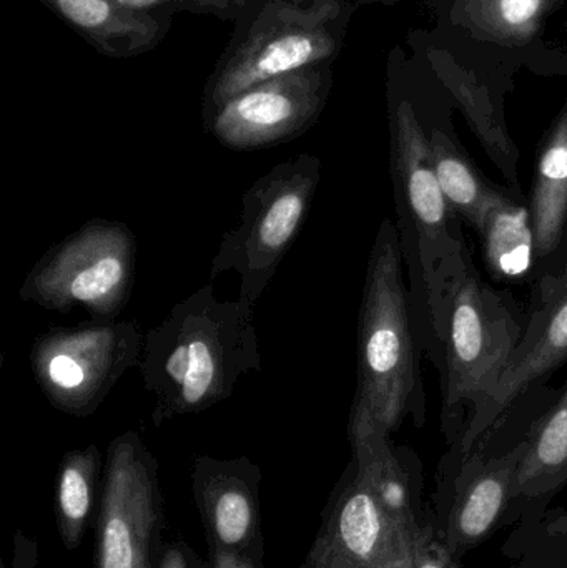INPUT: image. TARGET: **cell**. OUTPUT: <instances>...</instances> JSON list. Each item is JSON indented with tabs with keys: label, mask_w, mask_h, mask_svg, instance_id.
I'll return each mask as SVG.
<instances>
[{
	"label": "cell",
	"mask_w": 567,
	"mask_h": 568,
	"mask_svg": "<svg viewBox=\"0 0 567 568\" xmlns=\"http://www.w3.org/2000/svg\"><path fill=\"white\" fill-rule=\"evenodd\" d=\"M353 456L333 489L305 568H412L423 530L422 463L368 420L350 419Z\"/></svg>",
	"instance_id": "obj_1"
},
{
	"label": "cell",
	"mask_w": 567,
	"mask_h": 568,
	"mask_svg": "<svg viewBox=\"0 0 567 568\" xmlns=\"http://www.w3.org/2000/svg\"><path fill=\"white\" fill-rule=\"evenodd\" d=\"M139 367L155 397L153 426L216 406L245 374L262 369L252 307L220 301L205 284L145 334Z\"/></svg>",
	"instance_id": "obj_2"
},
{
	"label": "cell",
	"mask_w": 567,
	"mask_h": 568,
	"mask_svg": "<svg viewBox=\"0 0 567 568\" xmlns=\"http://www.w3.org/2000/svg\"><path fill=\"white\" fill-rule=\"evenodd\" d=\"M389 170L416 337L442 373L446 297L473 258L462 219L436 180L428 132L408 100L389 106Z\"/></svg>",
	"instance_id": "obj_3"
},
{
	"label": "cell",
	"mask_w": 567,
	"mask_h": 568,
	"mask_svg": "<svg viewBox=\"0 0 567 568\" xmlns=\"http://www.w3.org/2000/svg\"><path fill=\"white\" fill-rule=\"evenodd\" d=\"M409 291L403 282L398 230L383 220L369 253L358 321V383L350 419L392 436L405 419H426Z\"/></svg>",
	"instance_id": "obj_4"
},
{
	"label": "cell",
	"mask_w": 567,
	"mask_h": 568,
	"mask_svg": "<svg viewBox=\"0 0 567 568\" xmlns=\"http://www.w3.org/2000/svg\"><path fill=\"white\" fill-rule=\"evenodd\" d=\"M353 10L352 0H263L235 22L206 82L202 120L256 83L335 62Z\"/></svg>",
	"instance_id": "obj_5"
},
{
	"label": "cell",
	"mask_w": 567,
	"mask_h": 568,
	"mask_svg": "<svg viewBox=\"0 0 567 568\" xmlns=\"http://www.w3.org/2000/svg\"><path fill=\"white\" fill-rule=\"evenodd\" d=\"M526 324L508 294L483 282L475 263L446 297L442 427L448 447L498 389Z\"/></svg>",
	"instance_id": "obj_6"
},
{
	"label": "cell",
	"mask_w": 567,
	"mask_h": 568,
	"mask_svg": "<svg viewBox=\"0 0 567 568\" xmlns=\"http://www.w3.org/2000/svg\"><path fill=\"white\" fill-rule=\"evenodd\" d=\"M322 162L300 153L273 166L243 196L239 225L220 243L212 278L236 273L242 303L255 310L306 216L320 185Z\"/></svg>",
	"instance_id": "obj_7"
},
{
	"label": "cell",
	"mask_w": 567,
	"mask_h": 568,
	"mask_svg": "<svg viewBox=\"0 0 567 568\" xmlns=\"http://www.w3.org/2000/svg\"><path fill=\"white\" fill-rule=\"evenodd\" d=\"M136 239L125 223L93 219L50 246L20 287V300L69 314L82 306L92 321H113L135 283Z\"/></svg>",
	"instance_id": "obj_8"
},
{
	"label": "cell",
	"mask_w": 567,
	"mask_h": 568,
	"mask_svg": "<svg viewBox=\"0 0 567 568\" xmlns=\"http://www.w3.org/2000/svg\"><path fill=\"white\" fill-rule=\"evenodd\" d=\"M145 336L132 321H87L52 326L30 349L37 386L60 413L89 417L142 359Z\"/></svg>",
	"instance_id": "obj_9"
},
{
	"label": "cell",
	"mask_w": 567,
	"mask_h": 568,
	"mask_svg": "<svg viewBox=\"0 0 567 568\" xmlns=\"http://www.w3.org/2000/svg\"><path fill=\"white\" fill-rule=\"evenodd\" d=\"M95 534V568H156L165 546V500L159 460L135 430L107 449Z\"/></svg>",
	"instance_id": "obj_10"
},
{
	"label": "cell",
	"mask_w": 567,
	"mask_h": 568,
	"mask_svg": "<svg viewBox=\"0 0 567 568\" xmlns=\"http://www.w3.org/2000/svg\"><path fill=\"white\" fill-rule=\"evenodd\" d=\"M528 440L505 453L448 449L436 474L432 523L445 546L463 559L506 526Z\"/></svg>",
	"instance_id": "obj_11"
},
{
	"label": "cell",
	"mask_w": 567,
	"mask_h": 568,
	"mask_svg": "<svg viewBox=\"0 0 567 568\" xmlns=\"http://www.w3.org/2000/svg\"><path fill=\"white\" fill-rule=\"evenodd\" d=\"M332 87L333 62L315 63L243 90L203 119V129L240 152L290 142L318 122Z\"/></svg>",
	"instance_id": "obj_12"
},
{
	"label": "cell",
	"mask_w": 567,
	"mask_h": 568,
	"mask_svg": "<svg viewBox=\"0 0 567 568\" xmlns=\"http://www.w3.org/2000/svg\"><path fill=\"white\" fill-rule=\"evenodd\" d=\"M522 343L492 399L472 417L462 439L448 449H483L505 426L516 400L567 359V263L543 276Z\"/></svg>",
	"instance_id": "obj_13"
},
{
	"label": "cell",
	"mask_w": 567,
	"mask_h": 568,
	"mask_svg": "<svg viewBox=\"0 0 567 568\" xmlns=\"http://www.w3.org/2000/svg\"><path fill=\"white\" fill-rule=\"evenodd\" d=\"M262 470L249 457L195 456L192 494L209 550L265 560L260 486Z\"/></svg>",
	"instance_id": "obj_14"
},
{
	"label": "cell",
	"mask_w": 567,
	"mask_h": 568,
	"mask_svg": "<svg viewBox=\"0 0 567 568\" xmlns=\"http://www.w3.org/2000/svg\"><path fill=\"white\" fill-rule=\"evenodd\" d=\"M102 55L129 59L152 52L172 27L170 13L125 9L115 0H40Z\"/></svg>",
	"instance_id": "obj_15"
},
{
	"label": "cell",
	"mask_w": 567,
	"mask_h": 568,
	"mask_svg": "<svg viewBox=\"0 0 567 568\" xmlns=\"http://www.w3.org/2000/svg\"><path fill=\"white\" fill-rule=\"evenodd\" d=\"M516 496L506 526L538 519L567 484V386L529 427Z\"/></svg>",
	"instance_id": "obj_16"
},
{
	"label": "cell",
	"mask_w": 567,
	"mask_h": 568,
	"mask_svg": "<svg viewBox=\"0 0 567 568\" xmlns=\"http://www.w3.org/2000/svg\"><path fill=\"white\" fill-rule=\"evenodd\" d=\"M528 205L536 260L546 262L567 240V103L539 146Z\"/></svg>",
	"instance_id": "obj_17"
},
{
	"label": "cell",
	"mask_w": 567,
	"mask_h": 568,
	"mask_svg": "<svg viewBox=\"0 0 567 568\" xmlns=\"http://www.w3.org/2000/svg\"><path fill=\"white\" fill-rule=\"evenodd\" d=\"M518 196L513 189L499 190L475 230L489 275L498 282L525 278L536 260L531 212Z\"/></svg>",
	"instance_id": "obj_18"
},
{
	"label": "cell",
	"mask_w": 567,
	"mask_h": 568,
	"mask_svg": "<svg viewBox=\"0 0 567 568\" xmlns=\"http://www.w3.org/2000/svg\"><path fill=\"white\" fill-rule=\"evenodd\" d=\"M102 454L95 444L70 450L60 460L55 484V526L62 546L75 550L82 546L95 510L102 499Z\"/></svg>",
	"instance_id": "obj_19"
},
{
	"label": "cell",
	"mask_w": 567,
	"mask_h": 568,
	"mask_svg": "<svg viewBox=\"0 0 567 568\" xmlns=\"http://www.w3.org/2000/svg\"><path fill=\"white\" fill-rule=\"evenodd\" d=\"M429 155L436 180L459 219L476 230L483 213L503 186L488 182L449 130L428 132Z\"/></svg>",
	"instance_id": "obj_20"
},
{
	"label": "cell",
	"mask_w": 567,
	"mask_h": 568,
	"mask_svg": "<svg viewBox=\"0 0 567 568\" xmlns=\"http://www.w3.org/2000/svg\"><path fill=\"white\" fill-rule=\"evenodd\" d=\"M553 3L555 0H459L455 13L479 36L523 45L538 36Z\"/></svg>",
	"instance_id": "obj_21"
},
{
	"label": "cell",
	"mask_w": 567,
	"mask_h": 568,
	"mask_svg": "<svg viewBox=\"0 0 567 568\" xmlns=\"http://www.w3.org/2000/svg\"><path fill=\"white\" fill-rule=\"evenodd\" d=\"M512 568H567V497L538 519L518 524L503 549Z\"/></svg>",
	"instance_id": "obj_22"
},
{
	"label": "cell",
	"mask_w": 567,
	"mask_h": 568,
	"mask_svg": "<svg viewBox=\"0 0 567 568\" xmlns=\"http://www.w3.org/2000/svg\"><path fill=\"white\" fill-rule=\"evenodd\" d=\"M125 9L150 13L190 12L239 22L263 0H115Z\"/></svg>",
	"instance_id": "obj_23"
},
{
	"label": "cell",
	"mask_w": 567,
	"mask_h": 568,
	"mask_svg": "<svg viewBox=\"0 0 567 568\" xmlns=\"http://www.w3.org/2000/svg\"><path fill=\"white\" fill-rule=\"evenodd\" d=\"M412 568H466L463 560L456 557L448 547L445 546L435 526L429 523L423 530L422 539L416 547L415 560Z\"/></svg>",
	"instance_id": "obj_24"
},
{
	"label": "cell",
	"mask_w": 567,
	"mask_h": 568,
	"mask_svg": "<svg viewBox=\"0 0 567 568\" xmlns=\"http://www.w3.org/2000/svg\"><path fill=\"white\" fill-rule=\"evenodd\" d=\"M156 568H206V559H200L185 540L175 539L163 546Z\"/></svg>",
	"instance_id": "obj_25"
},
{
	"label": "cell",
	"mask_w": 567,
	"mask_h": 568,
	"mask_svg": "<svg viewBox=\"0 0 567 568\" xmlns=\"http://www.w3.org/2000/svg\"><path fill=\"white\" fill-rule=\"evenodd\" d=\"M39 560V542L23 532H17L13 539L12 564L10 567L2 564L0 568H37Z\"/></svg>",
	"instance_id": "obj_26"
},
{
	"label": "cell",
	"mask_w": 567,
	"mask_h": 568,
	"mask_svg": "<svg viewBox=\"0 0 567 568\" xmlns=\"http://www.w3.org/2000/svg\"><path fill=\"white\" fill-rule=\"evenodd\" d=\"M206 568H266L263 559L256 557L240 556V554L216 552L209 550L206 556ZM298 568H305L300 566Z\"/></svg>",
	"instance_id": "obj_27"
},
{
	"label": "cell",
	"mask_w": 567,
	"mask_h": 568,
	"mask_svg": "<svg viewBox=\"0 0 567 568\" xmlns=\"http://www.w3.org/2000/svg\"><path fill=\"white\" fill-rule=\"evenodd\" d=\"M358 3H368V2H385V3H392L395 2V0H356Z\"/></svg>",
	"instance_id": "obj_28"
}]
</instances>
